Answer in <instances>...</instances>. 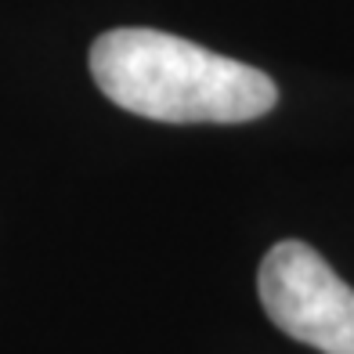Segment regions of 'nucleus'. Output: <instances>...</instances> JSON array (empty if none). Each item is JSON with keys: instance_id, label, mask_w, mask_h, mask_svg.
<instances>
[{"instance_id": "obj_2", "label": "nucleus", "mask_w": 354, "mask_h": 354, "mask_svg": "<svg viewBox=\"0 0 354 354\" xmlns=\"http://www.w3.org/2000/svg\"><path fill=\"white\" fill-rule=\"evenodd\" d=\"M264 315L289 336L326 354H354V289L308 243L286 239L261 261Z\"/></svg>"}, {"instance_id": "obj_1", "label": "nucleus", "mask_w": 354, "mask_h": 354, "mask_svg": "<svg viewBox=\"0 0 354 354\" xmlns=\"http://www.w3.org/2000/svg\"><path fill=\"white\" fill-rule=\"evenodd\" d=\"M102 94L159 123H250L275 109L268 73L163 29H109L91 47Z\"/></svg>"}]
</instances>
